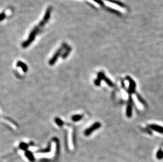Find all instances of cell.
<instances>
[{
    "mask_svg": "<svg viewBox=\"0 0 163 162\" xmlns=\"http://www.w3.org/2000/svg\"><path fill=\"white\" fill-rule=\"evenodd\" d=\"M39 27H40L39 26H36L32 30V31L31 32L28 39L26 41L22 43V47L23 48H26L27 47H28V46L29 45H30L31 44V43L34 40L36 35L38 33L39 31H40Z\"/></svg>",
    "mask_w": 163,
    "mask_h": 162,
    "instance_id": "6da1fadb",
    "label": "cell"
},
{
    "mask_svg": "<svg viewBox=\"0 0 163 162\" xmlns=\"http://www.w3.org/2000/svg\"><path fill=\"white\" fill-rule=\"evenodd\" d=\"M101 126V124L99 122H96L93 125H92L91 126L86 129L85 131V135L86 136H89L93 132L97 130V129H99Z\"/></svg>",
    "mask_w": 163,
    "mask_h": 162,
    "instance_id": "7a4b0ae2",
    "label": "cell"
},
{
    "mask_svg": "<svg viewBox=\"0 0 163 162\" xmlns=\"http://www.w3.org/2000/svg\"><path fill=\"white\" fill-rule=\"evenodd\" d=\"M63 49H64L62 47V46H61V47L59 50H57V51L53 55V57L49 61V64L50 65H54V64L56 63L58 59V57L61 54V53H62Z\"/></svg>",
    "mask_w": 163,
    "mask_h": 162,
    "instance_id": "3957f363",
    "label": "cell"
},
{
    "mask_svg": "<svg viewBox=\"0 0 163 162\" xmlns=\"http://www.w3.org/2000/svg\"><path fill=\"white\" fill-rule=\"evenodd\" d=\"M127 79L129 81V89L128 91L130 93H133L135 92V88H136V83L134 81L130 78V77L128 76Z\"/></svg>",
    "mask_w": 163,
    "mask_h": 162,
    "instance_id": "277c9868",
    "label": "cell"
},
{
    "mask_svg": "<svg viewBox=\"0 0 163 162\" xmlns=\"http://www.w3.org/2000/svg\"><path fill=\"white\" fill-rule=\"evenodd\" d=\"M148 127H149V128L153 129L154 131L163 134V126L156 124H151L148 125Z\"/></svg>",
    "mask_w": 163,
    "mask_h": 162,
    "instance_id": "5b68a950",
    "label": "cell"
},
{
    "mask_svg": "<svg viewBox=\"0 0 163 162\" xmlns=\"http://www.w3.org/2000/svg\"><path fill=\"white\" fill-rule=\"evenodd\" d=\"M51 11H52L51 7H49V8H48V9L46 10V11L45 13V15H44V17H43V21L44 22H45V23H46L50 19Z\"/></svg>",
    "mask_w": 163,
    "mask_h": 162,
    "instance_id": "8992f818",
    "label": "cell"
},
{
    "mask_svg": "<svg viewBox=\"0 0 163 162\" xmlns=\"http://www.w3.org/2000/svg\"><path fill=\"white\" fill-rule=\"evenodd\" d=\"M16 66L21 67L22 70V71L25 73H26L28 70V67L27 65L25 64L24 63L22 62V61H18L16 63Z\"/></svg>",
    "mask_w": 163,
    "mask_h": 162,
    "instance_id": "52a82bcc",
    "label": "cell"
},
{
    "mask_svg": "<svg viewBox=\"0 0 163 162\" xmlns=\"http://www.w3.org/2000/svg\"><path fill=\"white\" fill-rule=\"evenodd\" d=\"M25 155L30 162H33L35 161V157L33 155V154L31 152H30V151H29V150L25 151Z\"/></svg>",
    "mask_w": 163,
    "mask_h": 162,
    "instance_id": "ba28073f",
    "label": "cell"
},
{
    "mask_svg": "<svg viewBox=\"0 0 163 162\" xmlns=\"http://www.w3.org/2000/svg\"><path fill=\"white\" fill-rule=\"evenodd\" d=\"M133 114V108L131 104H128L126 109V115L128 118L131 117Z\"/></svg>",
    "mask_w": 163,
    "mask_h": 162,
    "instance_id": "9c48e42d",
    "label": "cell"
},
{
    "mask_svg": "<svg viewBox=\"0 0 163 162\" xmlns=\"http://www.w3.org/2000/svg\"><path fill=\"white\" fill-rule=\"evenodd\" d=\"M72 50V48L70 47V46H68V47L66 49V51L62 55V59H66V57L69 55L70 51Z\"/></svg>",
    "mask_w": 163,
    "mask_h": 162,
    "instance_id": "30bf717a",
    "label": "cell"
},
{
    "mask_svg": "<svg viewBox=\"0 0 163 162\" xmlns=\"http://www.w3.org/2000/svg\"><path fill=\"white\" fill-rule=\"evenodd\" d=\"M84 117L82 115H75L72 116L71 118L72 120L74 122H78L80 121Z\"/></svg>",
    "mask_w": 163,
    "mask_h": 162,
    "instance_id": "8fae6325",
    "label": "cell"
},
{
    "mask_svg": "<svg viewBox=\"0 0 163 162\" xmlns=\"http://www.w3.org/2000/svg\"><path fill=\"white\" fill-rule=\"evenodd\" d=\"M103 80H104L105 81V82L107 83V84L109 86H110V87H113V86H114V84L113 83V82H111V81L110 80L109 78L107 77L106 76H105V75L104 76Z\"/></svg>",
    "mask_w": 163,
    "mask_h": 162,
    "instance_id": "7c38bea8",
    "label": "cell"
},
{
    "mask_svg": "<svg viewBox=\"0 0 163 162\" xmlns=\"http://www.w3.org/2000/svg\"><path fill=\"white\" fill-rule=\"evenodd\" d=\"M55 122L59 126H63L64 124L63 121H62L60 118L58 117L55 118Z\"/></svg>",
    "mask_w": 163,
    "mask_h": 162,
    "instance_id": "4fadbf2b",
    "label": "cell"
},
{
    "mask_svg": "<svg viewBox=\"0 0 163 162\" xmlns=\"http://www.w3.org/2000/svg\"><path fill=\"white\" fill-rule=\"evenodd\" d=\"M19 147H20V148L21 150H27L28 149V145L27 144L25 143H23V142H22V143H21L20 144Z\"/></svg>",
    "mask_w": 163,
    "mask_h": 162,
    "instance_id": "5bb4252c",
    "label": "cell"
},
{
    "mask_svg": "<svg viewBox=\"0 0 163 162\" xmlns=\"http://www.w3.org/2000/svg\"><path fill=\"white\" fill-rule=\"evenodd\" d=\"M51 150V144H49L48 147H47L46 149L43 150H39V152H40V153H48Z\"/></svg>",
    "mask_w": 163,
    "mask_h": 162,
    "instance_id": "9a60e30c",
    "label": "cell"
},
{
    "mask_svg": "<svg viewBox=\"0 0 163 162\" xmlns=\"http://www.w3.org/2000/svg\"><path fill=\"white\" fill-rule=\"evenodd\" d=\"M102 80L100 76H98V78L95 81V84L96 86H99L101 84V81Z\"/></svg>",
    "mask_w": 163,
    "mask_h": 162,
    "instance_id": "2e32d148",
    "label": "cell"
},
{
    "mask_svg": "<svg viewBox=\"0 0 163 162\" xmlns=\"http://www.w3.org/2000/svg\"><path fill=\"white\" fill-rule=\"evenodd\" d=\"M157 157L159 159H161V158L163 157V150H159L158 151V152L157 153Z\"/></svg>",
    "mask_w": 163,
    "mask_h": 162,
    "instance_id": "e0dca14e",
    "label": "cell"
},
{
    "mask_svg": "<svg viewBox=\"0 0 163 162\" xmlns=\"http://www.w3.org/2000/svg\"><path fill=\"white\" fill-rule=\"evenodd\" d=\"M5 17H6V15H5V13H4V12L1 13V14H0V21H2V20H4Z\"/></svg>",
    "mask_w": 163,
    "mask_h": 162,
    "instance_id": "ac0fdd59",
    "label": "cell"
}]
</instances>
